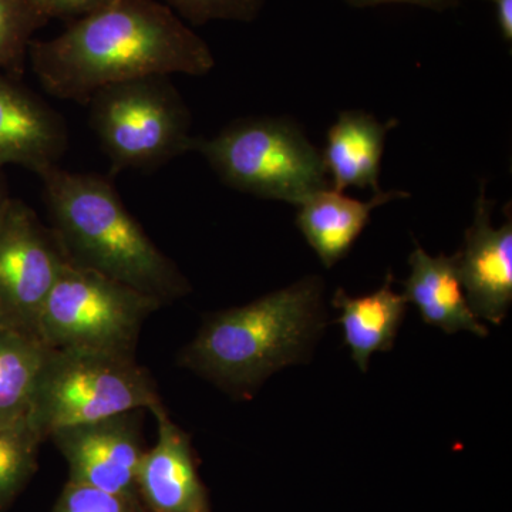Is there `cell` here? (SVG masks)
I'll use <instances>...</instances> for the list:
<instances>
[{
	"label": "cell",
	"mask_w": 512,
	"mask_h": 512,
	"mask_svg": "<svg viewBox=\"0 0 512 512\" xmlns=\"http://www.w3.org/2000/svg\"><path fill=\"white\" fill-rule=\"evenodd\" d=\"M29 59L50 96L84 104L114 84L215 67L208 43L158 0H107L59 36L33 40Z\"/></svg>",
	"instance_id": "cell-1"
},
{
	"label": "cell",
	"mask_w": 512,
	"mask_h": 512,
	"mask_svg": "<svg viewBox=\"0 0 512 512\" xmlns=\"http://www.w3.org/2000/svg\"><path fill=\"white\" fill-rule=\"evenodd\" d=\"M325 284L306 276L248 305L212 313L180 365L238 399L254 396L274 373L311 356L326 328Z\"/></svg>",
	"instance_id": "cell-2"
},
{
	"label": "cell",
	"mask_w": 512,
	"mask_h": 512,
	"mask_svg": "<svg viewBox=\"0 0 512 512\" xmlns=\"http://www.w3.org/2000/svg\"><path fill=\"white\" fill-rule=\"evenodd\" d=\"M37 175L53 231L72 264L136 289L163 306L190 293L183 272L148 237L109 180L63 170L59 164Z\"/></svg>",
	"instance_id": "cell-3"
},
{
	"label": "cell",
	"mask_w": 512,
	"mask_h": 512,
	"mask_svg": "<svg viewBox=\"0 0 512 512\" xmlns=\"http://www.w3.org/2000/svg\"><path fill=\"white\" fill-rule=\"evenodd\" d=\"M47 348V346H46ZM163 404L157 384L134 355L47 348L28 421L40 440L55 431Z\"/></svg>",
	"instance_id": "cell-4"
},
{
	"label": "cell",
	"mask_w": 512,
	"mask_h": 512,
	"mask_svg": "<svg viewBox=\"0 0 512 512\" xmlns=\"http://www.w3.org/2000/svg\"><path fill=\"white\" fill-rule=\"evenodd\" d=\"M195 151L222 183L264 200L298 207L309 195L330 187L322 154L295 121L248 117L217 136L195 141Z\"/></svg>",
	"instance_id": "cell-5"
},
{
	"label": "cell",
	"mask_w": 512,
	"mask_h": 512,
	"mask_svg": "<svg viewBox=\"0 0 512 512\" xmlns=\"http://www.w3.org/2000/svg\"><path fill=\"white\" fill-rule=\"evenodd\" d=\"M90 124L114 170H153L194 150L187 104L164 76L101 89L89 100Z\"/></svg>",
	"instance_id": "cell-6"
},
{
	"label": "cell",
	"mask_w": 512,
	"mask_h": 512,
	"mask_svg": "<svg viewBox=\"0 0 512 512\" xmlns=\"http://www.w3.org/2000/svg\"><path fill=\"white\" fill-rule=\"evenodd\" d=\"M160 302L107 276L67 262L37 322V338L52 349L134 355L144 322Z\"/></svg>",
	"instance_id": "cell-7"
},
{
	"label": "cell",
	"mask_w": 512,
	"mask_h": 512,
	"mask_svg": "<svg viewBox=\"0 0 512 512\" xmlns=\"http://www.w3.org/2000/svg\"><path fill=\"white\" fill-rule=\"evenodd\" d=\"M67 262L53 228L9 198L0 210V325L37 336L40 313Z\"/></svg>",
	"instance_id": "cell-8"
},
{
	"label": "cell",
	"mask_w": 512,
	"mask_h": 512,
	"mask_svg": "<svg viewBox=\"0 0 512 512\" xmlns=\"http://www.w3.org/2000/svg\"><path fill=\"white\" fill-rule=\"evenodd\" d=\"M144 412L133 410L55 431L49 439L69 463V481L140 498L137 476L147 451L141 431Z\"/></svg>",
	"instance_id": "cell-9"
},
{
	"label": "cell",
	"mask_w": 512,
	"mask_h": 512,
	"mask_svg": "<svg viewBox=\"0 0 512 512\" xmlns=\"http://www.w3.org/2000/svg\"><path fill=\"white\" fill-rule=\"evenodd\" d=\"M494 201L481 184L473 224L457 252L458 274L471 311L478 319L503 325L512 305V218L500 228L491 222Z\"/></svg>",
	"instance_id": "cell-10"
},
{
	"label": "cell",
	"mask_w": 512,
	"mask_h": 512,
	"mask_svg": "<svg viewBox=\"0 0 512 512\" xmlns=\"http://www.w3.org/2000/svg\"><path fill=\"white\" fill-rule=\"evenodd\" d=\"M156 446L147 450L137 476L138 497L150 512H208L188 434L171 420L164 404L151 410Z\"/></svg>",
	"instance_id": "cell-11"
},
{
	"label": "cell",
	"mask_w": 512,
	"mask_h": 512,
	"mask_svg": "<svg viewBox=\"0 0 512 512\" xmlns=\"http://www.w3.org/2000/svg\"><path fill=\"white\" fill-rule=\"evenodd\" d=\"M67 144L66 124L57 111L0 76V168L18 164L39 174L59 164Z\"/></svg>",
	"instance_id": "cell-12"
},
{
	"label": "cell",
	"mask_w": 512,
	"mask_h": 512,
	"mask_svg": "<svg viewBox=\"0 0 512 512\" xmlns=\"http://www.w3.org/2000/svg\"><path fill=\"white\" fill-rule=\"evenodd\" d=\"M409 197L406 191H379L360 201L325 188L298 205L296 225L326 268L342 261L369 224L372 212L387 202Z\"/></svg>",
	"instance_id": "cell-13"
},
{
	"label": "cell",
	"mask_w": 512,
	"mask_h": 512,
	"mask_svg": "<svg viewBox=\"0 0 512 512\" xmlns=\"http://www.w3.org/2000/svg\"><path fill=\"white\" fill-rule=\"evenodd\" d=\"M409 265L410 275L403 282V296L416 305L424 323L448 335L470 332L487 338V326L468 305L458 274L457 254L431 256L416 242Z\"/></svg>",
	"instance_id": "cell-14"
},
{
	"label": "cell",
	"mask_w": 512,
	"mask_h": 512,
	"mask_svg": "<svg viewBox=\"0 0 512 512\" xmlns=\"http://www.w3.org/2000/svg\"><path fill=\"white\" fill-rule=\"evenodd\" d=\"M396 126V120L382 123L366 111H342L329 128L322 153L330 187L342 192L350 187L372 188L375 194L382 191L379 177L384 144Z\"/></svg>",
	"instance_id": "cell-15"
},
{
	"label": "cell",
	"mask_w": 512,
	"mask_h": 512,
	"mask_svg": "<svg viewBox=\"0 0 512 512\" xmlns=\"http://www.w3.org/2000/svg\"><path fill=\"white\" fill-rule=\"evenodd\" d=\"M393 274H387L383 286L363 296H350L338 289L332 299L339 309L343 340L356 366L366 373L370 357L394 348L400 326L407 312L406 298L393 289Z\"/></svg>",
	"instance_id": "cell-16"
},
{
	"label": "cell",
	"mask_w": 512,
	"mask_h": 512,
	"mask_svg": "<svg viewBox=\"0 0 512 512\" xmlns=\"http://www.w3.org/2000/svg\"><path fill=\"white\" fill-rule=\"evenodd\" d=\"M46 349L36 335L0 325V427L28 417Z\"/></svg>",
	"instance_id": "cell-17"
},
{
	"label": "cell",
	"mask_w": 512,
	"mask_h": 512,
	"mask_svg": "<svg viewBox=\"0 0 512 512\" xmlns=\"http://www.w3.org/2000/svg\"><path fill=\"white\" fill-rule=\"evenodd\" d=\"M42 443L30 426L28 417L0 427V511L35 473L37 453Z\"/></svg>",
	"instance_id": "cell-18"
},
{
	"label": "cell",
	"mask_w": 512,
	"mask_h": 512,
	"mask_svg": "<svg viewBox=\"0 0 512 512\" xmlns=\"http://www.w3.org/2000/svg\"><path fill=\"white\" fill-rule=\"evenodd\" d=\"M46 19L29 0H0V69L19 72Z\"/></svg>",
	"instance_id": "cell-19"
},
{
	"label": "cell",
	"mask_w": 512,
	"mask_h": 512,
	"mask_svg": "<svg viewBox=\"0 0 512 512\" xmlns=\"http://www.w3.org/2000/svg\"><path fill=\"white\" fill-rule=\"evenodd\" d=\"M266 0H164L178 18L192 26L211 22L251 23L259 18Z\"/></svg>",
	"instance_id": "cell-20"
},
{
	"label": "cell",
	"mask_w": 512,
	"mask_h": 512,
	"mask_svg": "<svg viewBox=\"0 0 512 512\" xmlns=\"http://www.w3.org/2000/svg\"><path fill=\"white\" fill-rule=\"evenodd\" d=\"M53 512H140V498H126L69 481Z\"/></svg>",
	"instance_id": "cell-21"
},
{
	"label": "cell",
	"mask_w": 512,
	"mask_h": 512,
	"mask_svg": "<svg viewBox=\"0 0 512 512\" xmlns=\"http://www.w3.org/2000/svg\"><path fill=\"white\" fill-rule=\"evenodd\" d=\"M46 19L76 20L100 8L107 0H29Z\"/></svg>",
	"instance_id": "cell-22"
},
{
	"label": "cell",
	"mask_w": 512,
	"mask_h": 512,
	"mask_svg": "<svg viewBox=\"0 0 512 512\" xmlns=\"http://www.w3.org/2000/svg\"><path fill=\"white\" fill-rule=\"evenodd\" d=\"M353 8H375L379 5H389V3H402V5L419 6V8L434 10V12H444V10L456 9L460 6L461 0H343Z\"/></svg>",
	"instance_id": "cell-23"
},
{
	"label": "cell",
	"mask_w": 512,
	"mask_h": 512,
	"mask_svg": "<svg viewBox=\"0 0 512 512\" xmlns=\"http://www.w3.org/2000/svg\"><path fill=\"white\" fill-rule=\"evenodd\" d=\"M494 6L495 16H497L498 29L504 42L512 43V0H487Z\"/></svg>",
	"instance_id": "cell-24"
},
{
	"label": "cell",
	"mask_w": 512,
	"mask_h": 512,
	"mask_svg": "<svg viewBox=\"0 0 512 512\" xmlns=\"http://www.w3.org/2000/svg\"><path fill=\"white\" fill-rule=\"evenodd\" d=\"M8 200V191H6L5 181H3L2 173H0V210H2L3 205H5Z\"/></svg>",
	"instance_id": "cell-25"
}]
</instances>
